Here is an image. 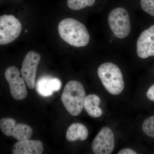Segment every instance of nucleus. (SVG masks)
Instances as JSON below:
<instances>
[{"label": "nucleus", "instance_id": "f257e3e1", "mask_svg": "<svg viewBox=\"0 0 154 154\" xmlns=\"http://www.w3.org/2000/svg\"><path fill=\"white\" fill-rule=\"evenodd\" d=\"M58 30L61 38L72 46L84 47L90 41V35L85 26L72 18H66L61 21Z\"/></svg>", "mask_w": 154, "mask_h": 154}, {"label": "nucleus", "instance_id": "f03ea898", "mask_svg": "<svg viewBox=\"0 0 154 154\" xmlns=\"http://www.w3.org/2000/svg\"><path fill=\"white\" fill-rule=\"evenodd\" d=\"M85 96L83 85L78 81H71L66 85L61 99L69 113L77 116L82 111Z\"/></svg>", "mask_w": 154, "mask_h": 154}, {"label": "nucleus", "instance_id": "7ed1b4c3", "mask_svg": "<svg viewBox=\"0 0 154 154\" xmlns=\"http://www.w3.org/2000/svg\"><path fill=\"white\" fill-rule=\"evenodd\" d=\"M97 72L103 86L110 94H121L125 84L121 70L117 66L112 63H105L99 66Z\"/></svg>", "mask_w": 154, "mask_h": 154}, {"label": "nucleus", "instance_id": "20e7f679", "mask_svg": "<svg viewBox=\"0 0 154 154\" xmlns=\"http://www.w3.org/2000/svg\"><path fill=\"white\" fill-rule=\"evenodd\" d=\"M108 23L110 29L117 38H125L129 35L131 29L129 14L124 8H116L110 11Z\"/></svg>", "mask_w": 154, "mask_h": 154}, {"label": "nucleus", "instance_id": "39448f33", "mask_svg": "<svg viewBox=\"0 0 154 154\" xmlns=\"http://www.w3.org/2000/svg\"><path fill=\"white\" fill-rule=\"evenodd\" d=\"M22 30L20 21L12 15L0 17V45L8 44L18 37Z\"/></svg>", "mask_w": 154, "mask_h": 154}, {"label": "nucleus", "instance_id": "423d86ee", "mask_svg": "<svg viewBox=\"0 0 154 154\" xmlns=\"http://www.w3.org/2000/svg\"><path fill=\"white\" fill-rule=\"evenodd\" d=\"M0 128L5 135L13 137L18 141L29 139L33 134L32 128L29 125L17 123L15 119L11 118L1 119Z\"/></svg>", "mask_w": 154, "mask_h": 154}, {"label": "nucleus", "instance_id": "0eeeda50", "mask_svg": "<svg viewBox=\"0 0 154 154\" xmlns=\"http://www.w3.org/2000/svg\"><path fill=\"white\" fill-rule=\"evenodd\" d=\"M20 72L16 66H11L5 72V77L10 86L11 95L15 100H22L28 95L25 80L20 77Z\"/></svg>", "mask_w": 154, "mask_h": 154}, {"label": "nucleus", "instance_id": "6e6552de", "mask_svg": "<svg viewBox=\"0 0 154 154\" xmlns=\"http://www.w3.org/2000/svg\"><path fill=\"white\" fill-rule=\"evenodd\" d=\"M40 59L39 54L31 51L27 53L22 62L21 75L29 89H33L36 86V70Z\"/></svg>", "mask_w": 154, "mask_h": 154}, {"label": "nucleus", "instance_id": "1a4fd4ad", "mask_svg": "<svg viewBox=\"0 0 154 154\" xmlns=\"http://www.w3.org/2000/svg\"><path fill=\"white\" fill-rule=\"evenodd\" d=\"M114 134L107 127L102 128L92 143V148L95 154H110L114 148Z\"/></svg>", "mask_w": 154, "mask_h": 154}, {"label": "nucleus", "instance_id": "9d476101", "mask_svg": "<svg viewBox=\"0 0 154 154\" xmlns=\"http://www.w3.org/2000/svg\"><path fill=\"white\" fill-rule=\"evenodd\" d=\"M137 52L141 58L154 56V25L145 30L138 38Z\"/></svg>", "mask_w": 154, "mask_h": 154}, {"label": "nucleus", "instance_id": "9b49d317", "mask_svg": "<svg viewBox=\"0 0 154 154\" xmlns=\"http://www.w3.org/2000/svg\"><path fill=\"white\" fill-rule=\"evenodd\" d=\"M60 80L49 75L40 77L36 84V92L43 97L51 96L54 92L58 91L61 88Z\"/></svg>", "mask_w": 154, "mask_h": 154}, {"label": "nucleus", "instance_id": "f8f14e48", "mask_svg": "<svg viewBox=\"0 0 154 154\" xmlns=\"http://www.w3.org/2000/svg\"><path fill=\"white\" fill-rule=\"evenodd\" d=\"M43 151V144L40 141L29 139L19 141L12 149L14 154H41Z\"/></svg>", "mask_w": 154, "mask_h": 154}, {"label": "nucleus", "instance_id": "ddd939ff", "mask_svg": "<svg viewBox=\"0 0 154 154\" xmlns=\"http://www.w3.org/2000/svg\"><path fill=\"white\" fill-rule=\"evenodd\" d=\"M101 99L95 94H90L85 97L84 101V107L90 116L94 118L100 117L103 111L99 107Z\"/></svg>", "mask_w": 154, "mask_h": 154}, {"label": "nucleus", "instance_id": "4468645a", "mask_svg": "<svg viewBox=\"0 0 154 154\" xmlns=\"http://www.w3.org/2000/svg\"><path fill=\"white\" fill-rule=\"evenodd\" d=\"M88 130L84 125L74 123L70 125L66 131V138L70 142H74L79 140L84 141L88 136Z\"/></svg>", "mask_w": 154, "mask_h": 154}, {"label": "nucleus", "instance_id": "2eb2a0df", "mask_svg": "<svg viewBox=\"0 0 154 154\" xmlns=\"http://www.w3.org/2000/svg\"><path fill=\"white\" fill-rule=\"evenodd\" d=\"M96 0H67V5L70 9L79 11L94 5Z\"/></svg>", "mask_w": 154, "mask_h": 154}, {"label": "nucleus", "instance_id": "dca6fc26", "mask_svg": "<svg viewBox=\"0 0 154 154\" xmlns=\"http://www.w3.org/2000/svg\"><path fill=\"white\" fill-rule=\"evenodd\" d=\"M142 130L147 135L154 138V115L144 120L142 124Z\"/></svg>", "mask_w": 154, "mask_h": 154}, {"label": "nucleus", "instance_id": "f3484780", "mask_svg": "<svg viewBox=\"0 0 154 154\" xmlns=\"http://www.w3.org/2000/svg\"><path fill=\"white\" fill-rule=\"evenodd\" d=\"M140 5L145 12L154 17V0H141Z\"/></svg>", "mask_w": 154, "mask_h": 154}, {"label": "nucleus", "instance_id": "a211bd4d", "mask_svg": "<svg viewBox=\"0 0 154 154\" xmlns=\"http://www.w3.org/2000/svg\"><path fill=\"white\" fill-rule=\"evenodd\" d=\"M146 96L149 100L154 102V84L152 85L148 90Z\"/></svg>", "mask_w": 154, "mask_h": 154}, {"label": "nucleus", "instance_id": "6ab92c4d", "mask_svg": "<svg viewBox=\"0 0 154 154\" xmlns=\"http://www.w3.org/2000/svg\"><path fill=\"white\" fill-rule=\"evenodd\" d=\"M118 154H137L134 150L131 149H124L119 152Z\"/></svg>", "mask_w": 154, "mask_h": 154}]
</instances>
